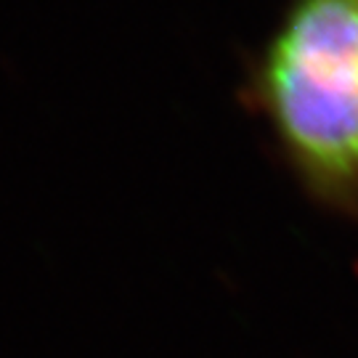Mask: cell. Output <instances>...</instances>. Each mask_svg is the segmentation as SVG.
I'll list each match as a JSON object with an SVG mask.
<instances>
[{"label": "cell", "instance_id": "cell-1", "mask_svg": "<svg viewBox=\"0 0 358 358\" xmlns=\"http://www.w3.org/2000/svg\"><path fill=\"white\" fill-rule=\"evenodd\" d=\"M263 103L321 194H358V0H294L263 62Z\"/></svg>", "mask_w": 358, "mask_h": 358}]
</instances>
